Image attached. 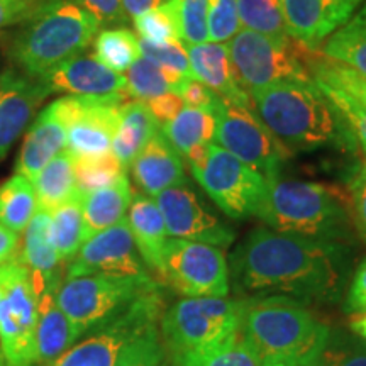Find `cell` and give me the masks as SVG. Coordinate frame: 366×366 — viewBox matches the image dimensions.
Here are the masks:
<instances>
[{"mask_svg": "<svg viewBox=\"0 0 366 366\" xmlns=\"http://www.w3.org/2000/svg\"><path fill=\"white\" fill-rule=\"evenodd\" d=\"M229 274L242 294L332 302L345 283L341 242L256 227L232 254Z\"/></svg>", "mask_w": 366, "mask_h": 366, "instance_id": "obj_1", "label": "cell"}, {"mask_svg": "<svg viewBox=\"0 0 366 366\" xmlns=\"http://www.w3.org/2000/svg\"><path fill=\"white\" fill-rule=\"evenodd\" d=\"M254 111L285 148L315 151L355 143L322 90L312 81H285L251 92Z\"/></svg>", "mask_w": 366, "mask_h": 366, "instance_id": "obj_2", "label": "cell"}, {"mask_svg": "<svg viewBox=\"0 0 366 366\" xmlns=\"http://www.w3.org/2000/svg\"><path fill=\"white\" fill-rule=\"evenodd\" d=\"M9 44L14 70L43 76L84 49L97 36L94 16L68 0H39Z\"/></svg>", "mask_w": 366, "mask_h": 366, "instance_id": "obj_3", "label": "cell"}, {"mask_svg": "<svg viewBox=\"0 0 366 366\" xmlns=\"http://www.w3.org/2000/svg\"><path fill=\"white\" fill-rule=\"evenodd\" d=\"M256 217L285 234L340 242L350 234V207L345 195L319 182L280 175L267 178Z\"/></svg>", "mask_w": 366, "mask_h": 366, "instance_id": "obj_4", "label": "cell"}, {"mask_svg": "<svg viewBox=\"0 0 366 366\" xmlns=\"http://www.w3.org/2000/svg\"><path fill=\"white\" fill-rule=\"evenodd\" d=\"M241 332L262 358L300 366L324 346L331 329L304 302L287 295H267L244 300Z\"/></svg>", "mask_w": 366, "mask_h": 366, "instance_id": "obj_5", "label": "cell"}, {"mask_svg": "<svg viewBox=\"0 0 366 366\" xmlns=\"http://www.w3.org/2000/svg\"><path fill=\"white\" fill-rule=\"evenodd\" d=\"M242 309L244 300L187 297L164 310L159 334L173 366H182L236 340L241 332Z\"/></svg>", "mask_w": 366, "mask_h": 366, "instance_id": "obj_6", "label": "cell"}, {"mask_svg": "<svg viewBox=\"0 0 366 366\" xmlns=\"http://www.w3.org/2000/svg\"><path fill=\"white\" fill-rule=\"evenodd\" d=\"M158 288L153 277L84 274L65 278L56 290V302L80 336L102 326L131 307L137 299Z\"/></svg>", "mask_w": 366, "mask_h": 366, "instance_id": "obj_7", "label": "cell"}, {"mask_svg": "<svg viewBox=\"0 0 366 366\" xmlns=\"http://www.w3.org/2000/svg\"><path fill=\"white\" fill-rule=\"evenodd\" d=\"M38 288L21 262L0 264V356L6 366L36 365Z\"/></svg>", "mask_w": 366, "mask_h": 366, "instance_id": "obj_8", "label": "cell"}, {"mask_svg": "<svg viewBox=\"0 0 366 366\" xmlns=\"http://www.w3.org/2000/svg\"><path fill=\"white\" fill-rule=\"evenodd\" d=\"M216 144L246 163L264 178L280 175L290 151L274 137L253 105L219 97L214 107Z\"/></svg>", "mask_w": 366, "mask_h": 366, "instance_id": "obj_9", "label": "cell"}, {"mask_svg": "<svg viewBox=\"0 0 366 366\" xmlns=\"http://www.w3.org/2000/svg\"><path fill=\"white\" fill-rule=\"evenodd\" d=\"M163 310V299L158 288L137 299L131 307L102 326L85 332L84 340L76 341L59 358L48 365L36 366H114L122 350L158 322Z\"/></svg>", "mask_w": 366, "mask_h": 366, "instance_id": "obj_10", "label": "cell"}, {"mask_svg": "<svg viewBox=\"0 0 366 366\" xmlns=\"http://www.w3.org/2000/svg\"><path fill=\"white\" fill-rule=\"evenodd\" d=\"M236 79L246 92L285 81H312L299 48L274 43L267 36L241 29L227 44Z\"/></svg>", "mask_w": 366, "mask_h": 366, "instance_id": "obj_11", "label": "cell"}, {"mask_svg": "<svg viewBox=\"0 0 366 366\" xmlns=\"http://www.w3.org/2000/svg\"><path fill=\"white\" fill-rule=\"evenodd\" d=\"M163 278L189 299L227 297L231 287L224 249L175 237H170L164 248Z\"/></svg>", "mask_w": 366, "mask_h": 366, "instance_id": "obj_12", "label": "cell"}, {"mask_svg": "<svg viewBox=\"0 0 366 366\" xmlns=\"http://www.w3.org/2000/svg\"><path fill=\"white\" fill-rule=\"evenodd\" d=\"M194 178L226 216L237 221L256 216L267 189L262 173L216 143L210 144L207 163Z\"/></svg>", "mask_w": 366, "mask_h": 366, "instance_id": "obj_13", "label": "cell"}, {"mask_svg": "<svg viewBox=\"0 0 366 366\" xmlns=\"http://www.w3.org/2000/svg\"><path fill=\"white\" fill-rule=\"evenodd\" d=\"M124 99L68 95L51 102L66 127V151L73 158H99L112 153Z\"/></svg>", "mask_w": 366, "mask_h": 366, "instance_id": "obj_14", "label": "cell"}, {"mask_svg": "<svg viewBox=\"0 0 366 366\" xmlns=\"http://www.w3.org/2000/svg\"><path fill=\"white\" fill-rule=\"evenodd\" d=\"M153 199L163 216L168 237L205 242L221 249L234 242V231L210 212L200 197L187 185L172 187Z\"/></svg>", "mask_w": 366, "mask_h": 366, "instance_id": "obj_15", "label": "cell"}, {"mask_svg": "<svg viewBox=\"0 0 366 366\" xmlns=\"http://www.w3.org/2000/svg\"><path fill=\"white\" fill-rule=\"evenodd\" d=\"M84 274L149 277L143 258L137 253L126 219L90 236L81 244L75 258L66 264L65 278Z\"/></svg>", "mask_w": 366, "mask_h": 366, "instance_id": "obj_16", "label": "cell"}, {"mask_svg": "<svg viewBox=\"0 0 366 366\" xmlns=\"http://www.w3.org/2000/svg\"><path fill=\"white\" fill-rule=\"evenodd\" d=\"M38 79L49 94L75 95V97H127L126 76L105 66L90 54H76Z\"/></svg>", "mask_w": 366, "mask_h": 366, "instance_id": "obj_17", "label": "cell"}, {"mask_svg": "<svg viewBox=\"0 0 366 366\" xmlns=\"http://www.w3.org/2000/svg\"><path fill=\"white\" fill-rule=\"evenodd\" d=\"M49 90L36 76L7 70L0 76V162L7 157Z\"/></svg>", "mask_w": 366, "mask_h": 366, "instance_id": "obj_18", "label": "cell"}, {"mask_svg": "<svg viewBox=\"0 0 366 366\" xmlns=\"http://www.w3.org/2000/svg\"><path fill=\"white\" fill-rule=\"evenodd\" d=\"M132 178L144 195L157 197L172 187L187 185L182 154L158 129L131 164Z\"/></svg>", "mask_w": 366, "mask_h": 366, "instance_id": "obj_19", "label": "cell"}, {"mask_svg": "<svg viewBox=\"0 0 366 366\" xmlns=\"http://www.w3.org/2000/svg\"><path fill=\"white\" fill-rule=\"evenodd\" d=\"M185 48L189 54L192 76L195 80L207 85L219 97L253 105L251 94L242 89L236 79L227 44L207 41V43L185 46Z\"/></svg>", "mask_w": 366, "mask_h": 366, "instance_id": "obj_20", "label": "cell"}, {"mask_svg": "<svg viewBox=\"0 0 366 366\" xmlns=\"http://www.w3.org/2000/svg\"><path fill=\"white\" fill-rule=\"evenodd\" d=\"M66 148V127L58 117L53 104L38 114L27 131L16 163L17 175L33 182L54 157Z\"/></svg>", "mask_w": 366, "mask_h": 366, "instance_id": "obj_21", "label": "cell"}, {"mask_svg": "<svg viewBox=\"0 0 366 366\" xmlns=\"http://www.w3.org/2000/svg\"><path fill=\"white\" fill-rule=\"evenodd\" d=\"M132 239L144 264L163 277V256L168 237L167 226L153 197L144 194L132 195L126 216Z\"/></svg>", "mask_w": 366, "mask_h": 366, "instance_id": "obj_22", "label": "cell"}, {"mask_svg": "<svg viewBox=\"0 0 366 366\" xmlns=\"http://www.w3.org/2000/svg\"><path fill=\"white\" fill-rule=\"evenodd\" d=\"M21 262L33 273L34 285L39 290L58 288L61 283V262L49 237V212L38 209L24 231V239L17 254Z\"/></svg>", "mask_w": 366, "mask_h": 366, "instance_id": "obj_23", "label": "cell"}, {"mask_svg": "<svg viewBox=\"0 0 366 366\" xmlns=\"http://www.w3.org/2000/svg\"><path fill=\"white\" fill-rule=\"evenodd\" d=\"M56 290L58 288H44L38 294L36 365L51 363L81 337L70 319L59 309Z\"/></svg>", "mask_w": 366, "mask_h": 366, "instance_id": "obj_24", "label": "cell"}, {"mask_svg": "<svg viewBox=\"0 0 366 366\" xmlns=\"http://www.w3.org/2000/svg\"><path fill=\"white\" fill-rule=\"evenodd\" d=\"M132 200L131 183L126 175L119 177L111 185L81 197L85 241L104 229L116 226L126 219Z\"/></svg>", "mask_w": 366, "mask_h": 366, "instance_id": "obj_25", "label": "cell"}, {"mask_svg": "<svg viewBox=\"0 0 366 366\" xmlns=\"http://www.w3.org/2000/svg\"><path fill=\"white\" fill-rule=\"evenodd\" d=\"M159 129L143 100H131L121 107V119L112 139V154L127 172L141 149Z\"/></svg>", "mask_w": 366, "mask_h": 366, "instance_id": "obj_26", "label": "cell"}, {"mask_svg": "<svg viewBox=\"0 0 366 366\" xmlns=\"http://www.w3.org/2000/svg\"><path fill=\"white\" fill-rule=\"evenodd\" d=\"M287 31L295 43L319 48L334 33L322 0H280Z\"/></svg>", "mask_w": 366, "mask_h": 366, "instance_id": "obj_27", "label": "cell"}, {"mask_svg": "<svg viewBox=\"0 0 366 366\" xmlns=\"http://www.w3.org/2000/svg\"><path fill=\"white\" fill-rule=\"evenodd\" d=\"M49 237L63 264L70 263L79 253L85 242L84 210L79 192L49 212Z\"/></svg>", "mask_w": 366, "mask_h": 366, "instance_id": "obj_28", "label": "cell"}, {"mask_svg": "<svg viewBox=\"0 0 366 366\" xmlns=\"http://www.w3.org/2000/svg\"><path fill=\"white\" fill-rule=\"evenodd\" d=\"M38 209L51 212L76 194L75 159L68 151H61L38 173L33 180Z\"/></svg>", "mask_w": 366, "mask_h": 366, "instance_id": "obj_29", "label": "cell"}, {"mask_svg": "<svg viewBox=\"0 0 366 366\" xmlns=\"http://www.w3.org/2000/svg\"><path fill=\"white\" fill-rule=\"evenodd\" d=\"M304 54L300 53L302 61L305 63L312 80L319 85L331 86L334 90H340L347 97L356 100L366 109V76L361 75L353 68L346 66L345 63L336 61L324 56L322 53L317 54L312 49L305 48Z\"/></svg>", "mask_w": 366, "mask_h": 366, "instance_id": "obj_30", "label": "cell"}, {"mask_svg": "<svg viewBox=\"0 0 366 366\" xmlns=\"http://www.w3.org/2000/svg\"><path fill=\"white\" fill-rule=\"evenodd\" d=\"M164 137L170 141L182 157L197 144L212 143L216 134V117L212 111L183 107L168 124L159 127Z\"/></svg>", "mask_w": 366, "mask_h": 366, "instance_id": "obj_31", "label": "cell"}, {"mask_svg": "<svg viewBox=\"0 0 366 366\" xmlns=\"http://www.w3.org/2000/svg\"><path fill=\"white\" fill-rule=\"evenodd\" d=\"M38 210L33 182L22 175H12L0 183V224L9 231L22 234Z\"/></svg>", "mask_w": 366, "mask_h": 366, "instance_id": "obj_32", "label": "cell"}, {"mask_svg": "<svg viewBox=\"0 0 366 366\" xmlns=\"http://www.w3.org/2000/svg\"><path fill=\"white\" fill-rule=\"evenodd\" d=\"M124 76L127 97L143 100V102L157 97V95L167 94V92H177L178 94L183 81L190 80L180 73L159 68L143 56H139L132 63Z\"/></svg>", "mask_w": 366, "mask_h": 366, "instance_id": "obj_33", "label": "cell"}, {"mask_svg": "<svg viewBox=\"0 0 366 366\" xmlns=\"http://www.w3.org/2000/svg\"><path fill=\"white\" fill-rule=\"evenodd\" d=\"M237 14L244 29L267 36L274 43H292L280 0H237Z\"/></svg>", "mask_w": 366, "mask_h": 366, "instance_id": "obj_34", "label": "cell"}, {"mask_svg": "<svg viewBox=\"0 0 366 366\" xmlns=\"http://www.w3.org/2000/svg\"><path fill=\"white\" fill-rule=\"evenodd\" d=\"M95 58L117 73H124L141 56L139 39L126 27L105 29L95 36Z\"/></svg>", "mask_w": 366, "mask_h": 366, "instance_id": "obj_35", "label": "cell"}, {"mask_svg": "<svg viewBox=\"0 0 366 366\" xmlns=\"http://www.w3.org/2000/svg\"><path fill=\"white\" fill-rule=\"evenodd\" d=\"M324 56L345 63L346 66L353 68L361 75L366 76V29L347 21L345 26L336 29L329 38L324 41L322 51Z\"/></svg>", "mask_w": 366, "mask_h": 366, "instance_id": "obj_36", "label": "cell"}, {"mask_svg": "<svg viewBox=\"0 0 366 366\" xmlns=\"http://www.w3.org/2000/svg\"><path fill=\"white\" fill-rule=\"evenodd\" d=\"M300 366H366V341L331 331L324 346Z\"/></svg>", "mask_w": 366, "mask_h": 366, "instance_id": "obj_37", "label": "cell"}, {"mask_svg": "<svg viewBox=\"0 0 366 366\" xmlns=\"http://www.w3.org/2000/svg\"><path fill=\"white\" fill-rule=\"evenodd\" d=\"M75 159V158H73ZM126 175V170L112 153L99 158L75 159L76 192L84 197L90 192L111 185L119 177Z\"/></svg>", "mask_w": 366, "mask_h": 366, "instance_id": "obj_38", "label": "cell"}, {"mask_svg": "<svg viewBox=\"0 0 366 366\" xmlns=\"http://www.w3.org/2000/svg\"><path fill=\"white\" fill-rule=\"evenodd\" d=\"M167 358L159 327L153 324L122 350L114 366H167Z\"/></svg>", "mask_w": 366, "mask_h": 366, "instance_id": "obj_39", "label": "cell"}, {"mask_svg": "<svg viewBox=\"0 0 366 366\" xmlns=\"http://www.w3.org/2000/svg\"><path fill=\"white\" fill-rule=\"evenodd\" d=\"M134 27L141 39L151 43H167V41H180L178 29L175 0L134 17Z\"/></svg>", "mask_w": 366, "mask_h": 366, "instance_id": "obj_40", "label": "cell"}, {"mask_svg": "<svg viewBox=\"0 0 366 366\" xmlns=\"http://www.w3.org/2000/svg\"><path fill=\"white\" fill-rule=\"evenodd\" d=\"M262 363L263 358L258 350L239 332V336L227 345L200 358L187 361L182 366H262Z\"/></svg>", "mask_w": 366, "mask_h": 366, "instance_id": "obj_41", "label": "cell"}, {"mask_svg": "<svg viewBox=\"0 0 366 366\" xmlns=\"http://www.w3.org/2000/svg\"><path fill=\"white\" fill-rule=\"evenodd\" d=\"M178 29L183 46L202 44L209 41V0H175Z\"/></svg>", "mask_w": 366, "mask_h": 366, "instance_id": "obj_42", "label": "cell"}, {"mask_svg": "<svg viewBox=\"0 0 366 366\" xmlns=\"http://www.w3.org/2000/svg\"><path fill=\"white\" fill-rule=\"evenodd\" d=\"M315 85L322 90V94L326 95L332 107L340 114L353 141L360 146L366 157V109L340 90H334L326 85Z\"/></svg>", "mask_w": 366, "mask_h": 366, "instance_id": "obj_43", "label": "cell"}, {"mask_svg": "<svg viewBox=\"0 0 366 366\" xmlns=\"http://www.w3.org/2000/svg\"><path fill=\"white\" fill-rule=\"evenodd\" d=\"M141 56L168 71L180 73L187 79H194L190 71L189 54L182 41H167V43H151L139 39Z\"/></svg>", "mask_w": 366, "mask_h": 366, "instance_id": "obj_44", "label": "cell"}, {"mask_svg": "<svg viewBox=\"0 0 366 366\" xmlns=\"http://www.w3.org/2000/svg\"><path fill=\"white\" fill-rule=\"evenodd\" d=\"M207 31L210 43L226 44L241 31L237 0H209Z\"/></svg>", "mask_w": 366, "mask_h": 366, "instance_id": "obj_45", "label": "cell"}, {"mask_svg": "<svg viewBox=\"0 0 366 366\" xmlns=\"http://www.w3.org/2000/svg\"><path fill=\"white\" fill-rule=\"evenodd\" d=\"M94 16L100 26H124L127 14L121 0H68Z\"/></svg>", "mask_w": 366, "mask_h": 366, "instance_id": "obj_46", "label": "cell"}, {"mask_svg": "<svg viewBox=\"0 0 366 366\" xmlns=\"http://www.w3.org/2000/svg\"><path fill=\"white\" fill-rule=\"evenodd\" d=\"M178 94H180V97L183 99V102H185L187 107L204 109V111H212V112L219 99V95L214 94L207 85H204L202 81L195 79L183 81L180 90H178Z\"/></svg>", "mask_w": 366, "mask_h": 366, "instance_id": "obj_47", "label": "cell"}, {"mask_svg": "<svg viewBox=\"0 0 366 366\" xmlns=\"http://www.w3.org/2000/svg\"><path fill=\"white\" fill-rule=\"evenodd\" d=\"M350 192L355 226L358 229L361 237L366 241V164L351 180Z\"/></svg>", "mask_w": 366, "mask_h": 366, "instance_id": "obj_48", "label": "cell"}, {"mask_svg": "<svg viewBox=\"0 0 366 366\" xmlns=\"http://www.w3.org/2000/svg\"><path fill=\"white\" fill-rule=\"evenodd\" d=\"M144 104L148 105L151 116L154 117L159 127L168 124L185 107V102L177 92H167V94L157 95V97L144 100Z\"/></svg>", "mask_w": 366, "mask_h": 366, "instance_id": "obj_49", "label": "cell"}, {"mask_svg": "<svg viewBox=\"0 0 366 366\" xmlns=\"http://www.w3.org/2000/svg\"><path fill=\"white\" fill-rule=\"evenodd\" d=\"M345 310L347 314H366V259L360 263L347 290Z\"/></svg>", "mask_w": 366, "mask_h": 366, "instance_id": "obj_50", "label": "cell"}, {"mask_svg": "<svg viewBox=\"0 0 366 366\" xmlns=\"http://www.w3.org/2000/svg\"><path fill=\"white\" fill-rule=\"evenodd\" d=\"M38 2L39 0H0V31L24 21Z\"/></svg>", "mask_w": 366, "mask_h": 366, "instance_id": "obj_51", "label": "cell"}, {"mask_svg": "<svg viewBox=\"0 0 366 366\" xmlns=\"http://www.w3.org/2000/svg\"><path fill=\"white\" fill-rule=\"evenodd\" d=\"M332 29H340L351 19L353 12L363 0H322Z\"/></svg>", "mask_w": 366, "mask_h": 366, "instance_id": "obj_52", "label": "cell"}, {"mask_svg": "<svg viewBox=\"0 0 366 366\" xmlns=\"http://www.w3.org/2000/svg\"><path fill=\"white\" fill-rule=\"evenodd\" d=\"M21 248V236L9 231L6 226L0 224V264L12 262L17 258Z\"/></svg>", "mask_w": 366, "mask_h": 366, "instance_id": "obj_53", "label": "cell"}, {"mask_svg": "<svg viewBox=\"0 0 366 366\" xmlns=\"http://www.w3.org/2000/svg\"><path fill=\"white\" fill-rule=\"evenodd\" d=\"M121 2L127 14V17H132V19H134V17L151 11V9L163 6V4H167L168 0H121Z\"/></svg>", "mask_w": 366, "mask_h": 366, "instance_id": "obj_54", "label": "cell"}, {"mask_svg": "<svg viewBox=\"0 0 366 366\" xmlns=\"http://www.w3.org/2000/svg\"><path fill=\"white\" fill-rule=\"evenodd\" d=\"M350 329L356 336L366 341V314H356L350 322Z\"/></svg>", "mask_w": 366, "mask_h": 366, "instance_id": "obj_55", "label": "cell"}, {"mask_svg": "<svg viewBox=\"0 0 366 366\" xmlns=\"http://www.w3.org/2000/svg\"><path fill=\"white\" fill-rule=\"evenodd\" d=\"M351 21L356 22V24L361 26V27H365V29H366V0H365V4H363V6H361L360 12L356 14V16H355L353 19H351Z\"/></svg>", "mask_w": 366, "mask_h": 366, "instance_id": "obj_56", "label": "cell"}, {"mask_svg": "<svg viewBox=\"0 0 366 366\" xmlns=\"http://www.w3.org/2000/svg\"><path fill=\"white\" fill-rule=\"evenodd\" d=\"M262 366H295L292 363H288V361H283V360H273V358H263V363Z\"/></svg>", "mask_w": 366, "mask_h": 366, "instance_id": "obj_57", "label": "cell"}, {"mask_svg": "<svg viewBox=\"0 0 366 366\" xmlns=\"http://www.w3.org/2000/svg\"><path fill=\"white\" fill-rule=\"evenodd\" d=\"M0 366H2V356H0Z\"/></svg>", "mask_w": 366, "mask_h": 366, "instance_id": "obj_58", "label": "cell"}]
</instances>
